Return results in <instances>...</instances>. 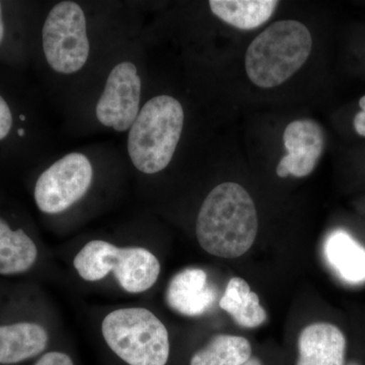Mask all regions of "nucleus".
Segmentation results:
<instances>
[{"instance_id":"4","label":"nucleus","mask_w":365,"mask_h":365,"mask_svg":"<svg viewBox=\"0 0 365 365\" xmlns=\"http://www.w3.org/2000/svg\"><path fill=\"white\" fill-rule=\"evenodd\" d=\"M79 277L96 282L114 274L118 284L128 294H143L155 284L160 273L157 257L140 247L119 248L111 242H86L73 259Z\"/></svg>"},{"instance_id":"6","label":"nucleus","mask_w":365,"mask_h":365,"mask_svg":"<svg viewBox=\"0 0 365 365\" xmlns=\"http://www.w3.org/2000/svg\"><path fill=\"white\" fill-rule=\"evenodd\" d=\"M43 49L50 67L58 73L81 71L90 55L85 13L76 2L56 4L43 28Z\"/></svg>"},{"instance_id":"12","label":"nucleus","mask_w":365,"mask_h":365,"mask_svg":"<svg viewBox=\"0 0 365 365\" xmlns=\"http://www.w3.org/2000/svg\"><path fill=\"white\" fill-rule=\"evenodd\" d=\"M49 343L44 327L31 322L0 326V364H14L42 353Z\"/></svg>"},{"instance_id":"10","label":"nucleus","mask_w":365,"mask_h":365,"mask_svg":"<svg viewBox=\"0 0 365 365\" xmlns=\"http://www.w3.org/2000/svg\"><path fill=\"white\" fill-rule=\"evenodd\" d=\"M215 290L208 282L207 273L200 268L190 267L170 279L165 292L168 306L185 317H199L215 304Z\"/></svg>"},{"instance_id":"22","label":"nucleus","mask_w":365,"mask_h":365,"mask_svg":"<svg viewBox=\"0 0 365 365\" xmlns=\"http://www.w3.org/2000/svg\"><path fill=\"white\" fill-rule=\"evenodd\" d=\"M242 365H262V364L260 360L256 359V357H251L249 361H247L246 364Z\"/></svg>"},{"instance_id":"13","label":"nucleus","mask_w":365,"mask_h":365,"mask_svg":"<svg viewBox=\"0 0 365 365\" xmlns=\"http://www.w3.org/2000/svg\"><path fill=\"white\" fill-rule=\"evenodd\" d=\"M324 254L335 273L350 284L365 281V248L344 230H335L324 244Z\"/></svg>"},{"instance_id":"15","label":"nucleus","mask_w":365,"mask_h":365,"mask_svg":"<svg viewBox=\"0 0 365 365\" xmlns=\"http://www.w3.org/2000/svg\"><path fill=\"white\" fill-rule=\"evenodd\" d=\"M38 259L35 242L23 230H11L0 217V275H16L33 267Z\"/></svg>"},{"instance_id":"14","label":"nucleus","mask_w":365,"mask_h":365,"mask_svg":"<svg viewBox=\"0 0 365 365\" xmlns=\"http://www.w3.org/2000/svg\"><path fill=\"white\" fill-rule=\"evenodd\" d=\"M220 307L242 328H258L267 319L258 295L251 292L248 282L242 278L234 277L228 281Z\"/></svg>"},{"instance_id":"21","label":"nucleus","mask_w":365,"mask_h":365,"mask_svg":"<svg viewBox=\"0 0 365 365\" xmlns=\"http://www.w3.org/2000/svg\"><path fill=\"white\" fill-rule=\"evenodd\" d=\"M4 21H2V13H1V2H0V43L4 39Z\"/></svg>"},{"instance_id":"19","label":"nucleus","mask_w":365,"mask_h":365,"mask_svg":"<svg viewBox=\"0 0 365 365\" xmlns=\"http://www.w3.org/2000/svg\"><path fill=\"white\" fill-rule=\"evenodd\" d=\"M35 365H74L66 353L52 351L43 355Z\"/></svg>"},{"instance_id":"24","label":"nucleus","mask_w":365,"mask_h":365,"mask_svg":"<svg viewBox=\"0 0 365 365\" xmlns=\"http://www.w3.org/2000/svg\"><path fill=\"white\" fill-rule=\"evenodd\" d=\"M348 365H360V364H356V362H350V364Z\"/></svg>"},{"instance_id":"23","label":"nucleus","mask_w":365,"mask_h":365,"mask_svg":"<svg viewBox=\"0 0 365 365\" xmlns=\"http://www.w3.org/2000/svg\"><path fill=\"white\" fill-rule=\"evenodd\" d=\"M24 133H25V132H24L23 129H19V135L23 136Z\"/></svg>"},{"instance_id":"7","label":"nucleus","mask_w":365,"mask_h":365,"mask_svg":"<svg viewBox=\"0 0 365 365\" xmlns=\"http://www.w3.org/2000/svg\"><path fill=\"white\" fill-rule=\"evenodd\" d=\"M93 167L86 155L72 153L43 173L35 186L38 208L57 215L71 208L86 195L93 181Z\"/></svg>"},{"instance_id":"11","label":"nucleus","mask_w":365,"mask_h":365,"mask_svg":"<svg viewBox=\"0 0 365 365\" xmlns=\"http://www.w3.org/2000/svg\"><path fill=\"white\" fill-rule=\"evenodd\" d=\"M345 350V336L338 327L312 324L300 333L297 365H344Z\"/></svg>"},{"instance_id":"9","label":"nucleus","mask_w":365,"mask_h":365,"mask_svg":"<svg viewBox=\"0 0 365 365\" xmlns=\"http://www.w3.org/2000/svg\"><path fill=\"white\" fill-rule=\"evenodd\" d=\"M287 155L276 168L280 178H304L313 173L325 148V134L311 119L295 120L287 125L283 133Z\"/></svg>"},{"instance_id":"1","label":"nucleus","mask_w":365,"mask_h":365,"mask_svg":"<svg viewBox=\"0 0 365 365\" xmlns=\"http://www.w3.org/2000/svg\"><path fill=\"white\" fill-rule=\"evenodd\" d=\"M258 215L252 197L237 182L218 185L206 197L196 222L204 251L220 258L246 254L258 234Z\"/></svg>"},{"instance_id":"18","label":"nucleus","mask_w":365,"mask_h":365,"mask_svg":"<svg viewBox=\"0 0 365 365\" xmlns=\"http://www.w3.org/2000/svg\"><path fill=\"white\" fill-rule=\"evenodd\" d=\"M13 126V115L4 98L0 96V140L6 138Z\"/></svg>"},{"instance_id":"2","label":"nucleus","mask_w":365,"mask_h":365,"mask_svg":"<svg viewBox=\"0 0 365 365\" xmlns=\"http://www.w3.org/2000/svg\"><path fill=\"white\" fill-rule=\"evenodd\" d=\"M313 38L299 21H276L255 38L245 57L254 85L271 88L282 85L304 66L311 55Z\"/></svg>"},{"instance_id":"20","label":"nucleus","mask_w":365,"mask_h":365,"mask_svg":"<svg viewBox=\"0 0 365 365\" xmlns=\"http://www.w3.org/2000/svg\"><path fill=\"white\" fill-rule=\"evenodd\" d=\"M359 107L361 111L357 113L354 121H353V125H354V129L357 134L365 137V96L360 98Z\"/></svg>"},{"instance_id":"5","label":"nucleus","mask_w":365,"mask_h":365,"mask_svg":"<svg viewBox=\"0 0 365 365\" xmlns=\"http://www.w3.org/2000/svg\"><path fill=\"white\" fill-rule=\"evenodd\" d=\"M102 334L110 349L127 364L165 365L169 360V332L144 307H123L108 314Z\"/></svg>"},{"instance_id":"3","label":"nucleus","mask_w":365,"mask_h":365,"mask_svg":"<svg viewBox=\"0 0 365 365\" xmlns=\"http://www.w3.org/2000/svg\"><path fill=\"white\" fill-rule=\"evenodd\" d=\"M184 109L170 96L148 101L137 115L128 134V153L143 174H157L174 157L184 127Z\"/></svg>"},{"instance_id":"8","label":"nucleus","mask_w":365,"mask_h":365,"mask_svg":"<svg viewBox=\"0 0 365 365\" xmlns=\"http://www.w3.org/2000/svg\"><path fill=\"white\" fill-rule=\"evenodd\" d=\"M141 81L131 62L117 64L108 76L96 114L104 126L118 132L131 128L139 113Z\"/></svg>"},{"instance_id":"16","label":"nucleus","mask_w":365,"mask_h":365,"mask_svg":"<svg viewBox=\"0 0 365 365\" xmlns=\"http://www.w3.org/2000/svg\"><path fill=\"white\" fill-rule=\"evenodd\" d=\"M279 2L275 0H211V11L228 25L253 30L272 16Z\"/></svg>"},{"instance_id":"17","label":"nucleus","mask_w":365,"mask_h":365,"mask_svg":"<svg viewBox=\"0 0 365 365\" xmlns=\"http://www.w3.org/2000/svg\"><path fill=\"white\" fill-rule=\"evenodd\" d=\"M251 357V344L246 338L220 334L193 355L190 365H242Z\"/></svg>"}]
</instances>
